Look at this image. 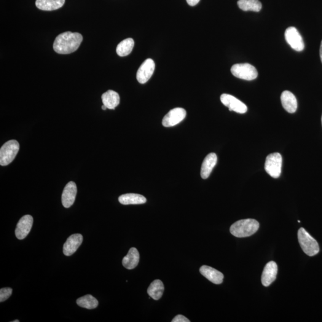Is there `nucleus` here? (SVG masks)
<instances>
[{
  "label": "nucleus",
  "mask_w": 322,
  "mask_h": 322,
  "mask_svg": "<svg viewBox=\"0 0 322 322\" xmlns=\"http://www.w3.org/2000/svg\"><path fill=\"white\" fill-rule=\"evenodd\" d=\"M82 40V35L78 32H63L56 37L54 41L53 49L60 55H68L77 51Z\"/></svg>",
  "instance_id": "1"
},
{
  "label": "nucleus",
  "mask_w": 322,
  "mask_h": 322,
  "mask_svg": "<svg viewBox=\"0 0 322 322\" xmlns=\"http://www.w3.org/2000/svg\"><path fill=\"white\" fill-rule=\"evenodd\" d=\"M260 227L259 222L254 219L239 220L231 225L230 233L235 237L246 238L256 233Z\"/></svg>",
  "instance_id": "2"
},
{
  "label": "nucleus",
  "mask_w": 322,
  "mask_h": 322,
  "mask_svg": "<svg viewBox=\"0 0 322 322\" xmlns=\"http://www.w3.org/2000/svg\"><path fill=\"white\" fill-rule=\"evenodd\" d=\"M298 239L303 251L307 256L313 257L319 253L320 248L318 242L304 228H300L298 232Z\"/></svg>",
  "instance_id": "3"
},
{
  "label": "nucleus",
  "mask_w": 322,
  "mask_h": 322,
  "mask_svg": "<svg viewBox=\"0 0 322 322\" xmlns=\"http://www.w3.org/2000/svg\"><path fill=\"white\" fill-rule=\"evenodd\" d=\"M20 144L15 140H12L2 145L0 149V164L6 166L14 160L20 150Z\"/></svg>",
  "instance_id": "4"
},
{
  "label": "nucleus",
  "mask_w": 322,
  "mask_h": 322,
  "mask_svg": "<svg viewBox=\"0 0 322 322\" xmlns=\"http://www.w3.org/2000/svg\"><path fill=\"white\" fill-rule=\"evenodd\" d=\"M282 165V157L279 153L276 152L268 155L265 160V170L268 174L277 179L280 177Z\"/></svg>",
  "instance_id": "5"
},
{
  "label": "nucleus",
  "mask_w": 322,
  "mask_h": 322,
  "mask_svg": "<svg viewBox=\"0 0 322 322\" xmlns=\"http://www.w3.org/2000/svg\"><path fill=\"white\" fill-rule=\"evenodd\" d=\"M231 72L238 79L247 80H254L258 77L256 68L249 63L235 64L231 68Z\"/></svg>",
  "instance_id": "6"
},
{
  "label": "nucleus",
  "mask_w": 322,
  "mask_h": 322,
  "mask_svg": "<svg viewBox=\"0 0 322 322\" xmlns=\"http://www.w3.org/2000/svg\"><path fill=\"white\" fill-rule=\"evenodd\" d=\"M284 37L288 44L297 52H302L304 48V42L299 32L295 27L291 26L287 28Z\"/></svg>",
  "instance_id": "7"
},
{
  "label": "nucleus",
  "mask_w": 322,
  "mask_h": 322,
  "mask_svg": "<svg viewBox=\"0 0 322 322\" xmlns=\"http://www.w3.org/2000/svg\"><path fill=\"white\" fill-rule=\"evenodd\" d=\"M220 100L224 106L229 108L230 111H234L242 114L248 111V107L245 103L232 95L222 94L220 97Z\"/></svg>",
  "instance_id": "8"
},
{
  "label": "nucleus",
  "mask_w": 322,
  "mask_h": 322,
  "mask_svg": "<svg viewBox=\"0 0 322 322\" xmlns=\"http://www.w3.org/2000/svg\"><path fill=\"white\" fill-rule=\"evenodd\" d=\"M186 110L181 107H176V108L171 110L163 117L162 125L165 127H173L181 122L186 118Z\"/></svg>",
  "instance_id": "9"
},
{
  "label": "nucleus",
  "mask_w": 322,
  "mask_h": 322,
  "mask_svg": "<svg viewBox=\"0 0 322 322\" xmlns=\"http://www.w3.org/2000/svg\"><path fill=\"white\" fill-rule=\"evenodd\" d=\"M155 63L151 59H147L141 64L137 72V80L141 84H145L148 81L154 74Z\"/></svg>",
  "instance_id": "10"
},
{
  "label": "nucleus",
  "mask_w": 322,
  "mask_h": 322,
  "mask_svg": "<svg viewBox=\"0 0 322 322\" xmlns=\"http://www.w3.org/2000/svg\"><path fill=\"white\" fill-rule=\"evenodd\" d=\"M33 221V217L30 215H26L21 217L15 230V235L18 240H22L28 236L31 230Z\"/></svg>",
  "instance_id": "11"
},
{
  "label": "nucleus",
  "mask_w": 322,
  "mask_h": 322,
  "mask_svg": "<svg viewBox=\"0 0 322 322\" xmlns=\"http://www.w3.org/2000/svg\"><path fill=\"white\" fill-rule=\"evenodd\" d=\"M77 193L76 184L70 181L66 184L61 195V202L64 208H68L73 205Z\"/></svg>",
  "instance_id": "12"
},
{
  "label": "nucleus",
  "mask_w": 322,
  "mask_h": 322,
  "mask_svg": "<svg viewBox=\"0 0 322 322\" xmlns=\"http://www.w3.org/2000/svg\"><path fill=\"white\" fill-rule=\"evenodd\" d=\"M278 274V265L274 262H268L263 270L262 282L264 286H268L276 280Z\"/></svg>",
  "instance_id": "13"
},
{
  "label": "nucleus",
  "mask_w": 322,
  "mask_h": 322,
  "mask_svg": "<svg viewBox=\"0 0 322 322\" xmlns=\"http://www.w3.org/2000/svg\"><path fill=\"white\" fill-rule=\"evenodd\" d=\"M83 241V236L77 233L69 236L63 245V254L71 256L77 251Z\"/></svg>",
  "instance_id": "14"
},
{
  "label": "nucleus",
  "mask_w": 322,
  "mask_h": 322,
  "mask_svg": "<svg viewBox=\"0 0 322 322\" xmlns=\"http://www.w3.org/2000/svg\"><path fill=\"white\" fill-rule=\"evenodd\" d=\"M282 104L285 111L293 114L296 112L298 103L296 98L291 91H284L281 96Z\"/></svg>",
  "instance_id": "15"
},
{
  "label": "nucleus",
  "mask_w": 322,
  "mask_h": 322,
  "mask_svg": "<svg viewBox=\"0 0 322 322\" xmlns=\"http://www.w3.org/2000/svg\"><path fill=\"white\" fill-rule=\"evenodd\" d=\"M200 271L202 275L208 279L212 283L219 284L223 281L224 275H222V273L213 267L208 266V265H202L200 268Z\"/></svg>",
  "instance_id": "16"
},
{
  "label": "nucleus",
  "mask_w": 322,
  "mask_h": 322,
  "mask_svg": "<svg viewBox=\"0 0 322 322\" xmlns=\"http://www.w3.org/2000/svg\"><path fill=\"white\" fill-rule=\"evenodd\" d=\"M217 162V156L215 153H211L204 159L201 166V176L203 179H208Z\"/></svg>",
  "instance_id": "17"
},
{
  "label": "nucleus",
  "mask_w": 322,
  "mask_h": 322,
  "mask_svg": "<svg viewBox=\"0 0 322 322\" xmlns=\"http://www.w3.org/2000/svg\"><path fill=\"white\" fill-rule=\"evenodd\" d=\"M140 260L139 252L136 248H131L127 256L123 257L122 265L127 269L131 270L138 266Z\"/></svg>",
  "instance_id": "18"
},
{
  "label": "nucleus",
  "mask_w": 322,
  "mask_h": 322,
  "mask_svg": "<svg viewBox=\"0 0 322 322\" xmlns=\"http://www.w3.org/2000/svg\"><path fill=\"white\" fill-rule=\"evenodd\" d=\"M101 100L107 109H115L120 104V98L116 91L108 90L102 95Z\"/></svg>",
  "instance_id": "19"
},
{
  "label": "nucleus",
  "mask_w": 322,
  "mask_h": 322,
  "mask_svg": "<svg viewBox=\"0 0 322 322\" xmlns=\"http://www.w3.org/2000/svg\"><path fill=\"white\" fill-rule=\"evenodd\" d=\"M119 202L122 205H139L146 202V198L143 195L136 193H127L121 195L118 198Z\"/></svg>",
  "instance_id": "20"
},
{
  "label": "nucleus",
  "mask_w": 322,
  "mask_h": 322,
  "mask_svg": "<svg viewBox=\"0 0 322 322\" xmlns=\"http://www.w3.org/2000/svg\"><path fill=\"white\" fill-rule=\"evenodd\" d=\"M65 2V0H36L38 9L44 11H53L60 9Z\"/></svg>",
  "instance_id": "21"
},
{
  "label": "nucleus",
  "mask_w": 322,
  "mask_h": 322,
  "mask_svg": "<svg viewBox=\"0 0 322 322\" xmlns=\"http://www.w3.org/2000/svg\"><path fill=\"white\" fill-rule=\"evenodd\" d=\"M164 291V285L160 280H155L150 284L147 289V294L155 300H159Z\"/></svg>",
  "instance_id": "22"
},
{
  "label": "nucleus",
  "mask_w": 322,
  "mask_h": 322,
  "mask_svg": "<svg viewBox=\"0 0 322 322\" xmlns=\"http://www.w3.org/2000/svg\"><path fill=\"white\" fill-rule=\"evenodd\" d=\"M238 5L243 11L259 12L262 8V4L259 0H239Z\"/></svg>",
  "instance_id": "23"
},
{
  "label": "nucleus",
  "mask_w": 322,
  "mask_h": 322,
  "mask_svg": "<svg viewBox=\"0 0 322 322\" xmlns=\"http://www.w3.org/2000/svg\"><path fill=\"white\" fill-rule=\"evenodd\" d=\"M134 45V41L133 39H129L123 40L117 45V53L118 56L121 57H124L127 56L132 52Z\"/></svg>",
  "instance_id": "24"
},
{
  "label": "nucleus",
  "mask_w": 322,
  "mask_h": 322,
  "mask_svg": "<svg viewBox=\"0 0 322 322\" xmlns=\"http://www.w3.org/2000/svg\"><path fill=\"white\" fill-rule=\"evenodd\" d=\"M77 303L80 307L89 310L96 308L99 304L98 301L91 295H86L85 296L79 298L77 301Z\"/></svg>",
  "instance_id": "25"
},
{
  "label": "nucleus",
  "mask_w": 322,
  "mask_h": 322,
  "mask_svg": "<svg viewBox=\"0 0 322 322\" xmlns=\"http://www.w3.org/2000/svg\"><path fill=\"white\" fill-rule=\"evenodd\" d=\"M13 290L10 288H4L0 290V302H4L12 294Z\"/></svg>",
  "instance_id": "26"
},
{
  "label": "nucleus",
  "mask_w": 322,
  "mask_h": 322,
  "mask_svg": "<svg viewBox=\"0 0 322 322\" xmlns=\"http://www.w3.org/2000/svg\"><path fill=\"white\" fill-rule=\"evenodd\" d=\"M172 322H190V321L187 318H186V317L179 315H177L174 318L173 320L171 321Z\"/></svg>",
  "instance_id": "27"
},
{
  "label": "nucleus",
  "mask_w": 322,
  "mask_h": 322,
  "mask_svg": "<svg viewBox=\"0 0 322 322\" xmlns=\"http://www.w3.org/2000/svg\"><path fill=\"white\" fill-rule=\"evenodd\" d=\"M186 1L187 4L190 5V6H195V5L199 3L200 0H186Z\"/></svg>",
  "instance_id": "28"
},
{
  "label": "nucleus",
  "mask_w": 322,
  "mask_h": 322,
  "mask_svg": "<svg viewBox=\"0 0 322 322\" xmlns=\"http://www.w3.org/2000/svg\"><path fill=\"white\" fill-rule=\"evenodd\" d=\"M320 56H321V61L322 62V41L321 42V48H320Z\"/></svg>",
  "instance_id": "29"
},
{
  "label": "nucleus",
  "mask_w": 322,
  "mask_h": 322,
  "mask_svg": "<svg viewBox=\"0 0 322 322\" xmlns=\"http://www.w3.org/2000/svg\"><path fill=\"white\" fill-rule=\"evenodd\" d=\"M101 109L104 110V111H105V110L107 108L105 106L103 105V106H101Z\"/></svg>",
  "instance_id": "30"
},
{
  "label": "nucleus",
  "mask_w": 322,
  "mask_h": 322,
  "mask_svg": "<svg viewBox=\"0 0 322 322\" xmlns=\"http://www.w3.org/2000/svg\"><path fill=\"white\" fill-rule=\"evenodd\" d=\"M13 322H20V321L18 320L13 321Z\"/></svg>",
  "instance_id": "31"
},
{
  "label": "nucleus",
  "mask_w": 322,
  "mask_h": 322,
  "mask_svg": "<svg viewBox=\"0 0 322 322\" xmlns=\"http://www.w3.org/2000/svg\"></svg>",
  "instance_id": "32"
}]
</instances>
